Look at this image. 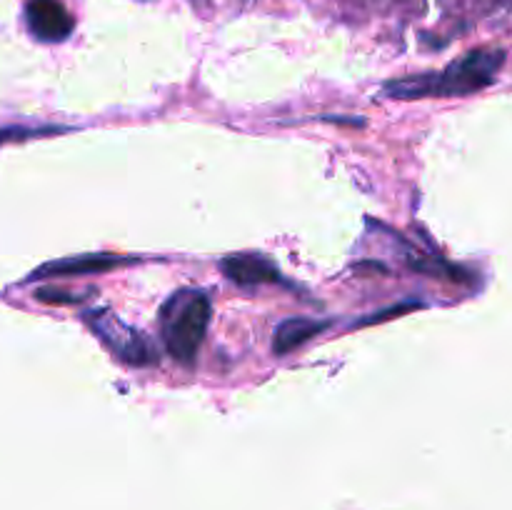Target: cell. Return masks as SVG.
<instances>
[{
	"mask_svg": "<svg viewBox=\"0 0 512 510\" xmlns=\"http://www.w3.org/2000/svg\"><path fill=\"white\" fill-rule=\"evenodd\" d=\"M505 3H512V0H505Z\"/></svg>",
	"mask_w": 512,
	"mask_h": 510,
	"instance_id": "11",
	"label": "cell"
},
{
	"mask_svg": "<svg viewBox=\"0 0 512 510\" xmlns=\"http://www.w3.org/2000/svg\"><path fill=\"white\" fill-rule=\"evenodd\" d=\"M85 323L95 330L100 340L105 343V348L115 355L123 363L135 365V368H143V365L155 363V348L143 333H138L135 328H130L128 323L113 315L110 310H90L85 315Z\"/></svg>",
	"mask_w": 512,
	"mask_h": 510,
	"instance_id": "3",
	"label": "cell"
},
{
	"mask_svg": "<svg viewBox=\"0 0 512 510\" xmlns=\"http://www.w3.org/2000/svg\"><path fill=\"white\" fill-rule=\"evenodd\" d=\"M328 328V323H318V320L308 318H288L275 328L273 335V353L275 355H288L290 350L300 348L303 343H308L310 338H315L318 333Z\"/></svg>",
	"mask_w": 512,
	"mask_h": 510,
	"instance_id": "7",
	"label": "cell"
},
{
	"mask_svg": "<svg viewBox=\"0 0 512 510\" xmlns=\"http://www.w3.org/2000/svg\"><path fill=\"white\" fill-rule=\"evenodd\" d=\"M25 20L30 33L43 43H60L73 33V15L60 0H28Z\"/></svg>",
	"mask_w": 512,
	"mask_h": 510,
	"instance_id": "4",
	"label": "cell"
},
{
	"mask_svg": "<svg viewBox=\"0 0 512 510\" xmlns=\"http://www.w3.org/2000/svg\"><path fill=\"white\" fill-rule=\"evenodd\" d=\"M133 260L120 258L113 253H88V255H73V258L53 260V263L40 265L38 270H33L30 280L38 278H75V275H93V273H105V270L120 268V265H128Z\"/></svg>",
	"mask_w": 512,
	"mask_h": 510,
	"instance_id": "6",
	"label": "cell"
},
{
	"mask_svg": "<svg viewBox=\"0 0 512 510\" xmlns=\"http://www.w3.org/2000/svg\"><path fill=\"white\" fill-rule=\"evenodd\" d=\"M35 298L43 300V303L65 305V303H78L83 295H73V293H65V290H53V288H40L38 293H35Z\"/></svg>",
	"mask_w": 512,
	"mask_h": 510,
	"instance_id": "10",
	"label": "cell"
},
{
	"mask_svg": "<svg viewBox=\"0 0 512 510\" xmlns=\"http://www.w3.org/2000/svg\"><path fill=\"white\" fill-rule=\"evenodd\" d=\"M210 298L203 290L180 288L160 308V335L178 363L193 365L210 325Z\"/></svg>",
	"mask_w": 512,
	"mask_h": 510,
	"instance_id": "2",
	"label": "cell"
},
{
	"mask_svg": "<svg viewBox=\"0 0 512 510\" xmlns=\"http://www.w3.org/2000/svg\"><path fill=\"white\" fill-rule=\"evenodd\" d=\"M220 270L230 283L240 288H258V285L283 283L278 265L258 253H233L220 260Z\"/></svg>",
	"mask_w": 512,
	"mask_h": 510,
	"instance_id": "5",
	"label": "cell"
},
{
	"mask_svg": "<svg viewBox=\"0 0 512 510\" xmlns=\"http://www.w3.org/2000/svg\"><path fill=\"white\" fill-rule=\"evenodd\" d=\"M65 128H5L0 130V143L8 140H25V138H40L45 133H63Z\"/></svg>",
	"mask_w": 512,
	"mask_h": 510,
	"instance_id": "9",
	"label": "cell"
},
{
	"mask_svg": "<svg viewBox=\"0 0 512 510\" xmlns=\"http://www.w3.org/2000/svg\"><path fill=\"white\" fill-rule=\"evenodd\" d=\"M505 63L503 50H473L465 58L450 63L443 73L413 75V78L390 80L383 85L385 98L415 100V98H450V95H470L495 83Z\"/></svg>",
	"mask_w": 512,
	"mask_h": 510,
	"instance_id": "1",
	"label": "cell"
},
{
	"mask_svg": "<svg viewBox=\"0 0 512 510\" xmlns=\"http://www.w3.org/2000/svg\"><path fill=\"white\" fill-rule=\"evenodd\" d=\"M420 308L418 300H405V303H398V305H390V308L380 310V313H370L368 318H360L355 320L353 328H365V325H375V323H385V320L390 318H400L403 313H408V310H415Z\"/></svg>",
	"mask_w": 512,
	"mask_h": 510,
	"instance_id": "8",
	"label": "cell"
}]
</instances>
